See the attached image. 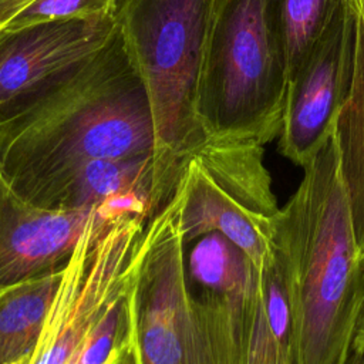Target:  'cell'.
<instances>
[{
    "label": "cell",
    "instance_id": "obj_19",
    "mask_svg": "<svg viewBox=\"0 0 364 364\" xmlns=\"http://www.w3.org/2000/svg\"><path fill=\"white\" fill-rule=\"evenodd\" d=\"M344 364H364V348H351Z\"/></svg>",
    "mask_w": 364,
    "mask_h": 364
},
{
    "label": "cell",
    "instance_id": "obj_6",
    "mask_svg": "<svg viewBox=\"0 0 364 364\" xmlns=\"http://www.w3.org/2000/svg\"><path fill=\"white\" fill-rule=\"evenodd\" d=\"M151 216L98 208L47 311L27 364H70L109 310L127 296L131 272Z\"/></svg>",
    "mask_w": 364,
    "mask_h": 364
},
{
    "label": "cell",
    "instance_id": "obj_12",
    "mask_svg": "<svg viewBox=\"0 0 364 364\" xmlns=\"http://www.w3.org/2000/svg\"><path fill=\"white\" fill-rule=\"evenodd\" d=\"M348 1L354 16L353 77L334 125V136L355 242L360 255H364V0Z\"/></svg>",
    "mask_w": 364,
    "mask_h": 364
},
{
    "label": "cell",
    "instance_id": "obj_8",
    "mask_svg": "<svg viewBox=\"0 0 364 364\" xmlns=\"http://www.w3.org/2000/svg\"><path fill=\"white\" fill-rule=\"evenodd\" d=\"M185 282L196 320L219 364H245L260 270L219 232L185 243Z\"/></svg>",
    "mask_w": 364,
    "mask_h": 364
},
{
    "label": "cell",
    "instance_id": "obj_13",
    "mask_svg": "<svg viewBox=\"0 0 364 364\" xmlns=\"http://www.w3.org/2000/svg\"><path fill=\"white\" fill-rule=\"evenodd\" d=\"M245 364H293L286 270L274 242L260 267L259 300Z\"/></svg>",
    "mask_w": 364,
    "mask_h": 364
},
{
    "label": "cell",
    "instance_id": "obj_5",
    "mask_svg": "<svg viewBox=\"0 0 364 364\" xmlns=\"http://www.w3.org/2000/svg\"><path fill=\"white\" fill-rule=\"evenodd\" d=\"M263 155L240 139H205L188 154L173 195L185 243L219 232L260 270L282 212Z\"/></svg>",
    "mask_w": 364,
    "mask_h": 364
},
{
    "label": "cell",
    "instance_id": "obj_20",
    "mask_svg": "<svg viewBox=\"0 0 364 364\" xmlns=\"http://www.w3.org/2000/svg\"><path fill=\"white\" fill-rule=\"evenodd\" d=\"M118 364H134L132 357H131V353H129V348H128V351L125 353V355L121 358V361H119Z\"/></svg>",
    "mask_w": 364,
    "mask_h": 364
},
{
    "label": "cell",
    "instance_id": "obj_17",
    "mask_svg": "<svg viewBox=\"0 0 364 364\" xmlns=\"http://www.w3.org/2000/svg\"><path fill=\"white\" fill-rule=\"evenodd\" d=\"M34 0H0V28Z\"/></svg>",
    "mask_w": 364,
    "mask_h": 364
},
{
    "label": "cell",
    "instance_id": "obj_1",
    "mask_svg": "<svg viewBox=\"0 0 364 364\" xmlns=\"http://www.w3.org/2000/svg\"><path fill=\"white\" fill-rule=\"evenodd\" d=\"M158 154L171 152L161 148L119 27L98 53L0 119V173L30 203L91 161Z\"/></svg>",
    "mask_w": 364,
    "mask_h": 364
},
{
    "label": "cell",
    "instance_id": "obj_2",
    "mask_svg": "<svg viewBox=\"0 0 364 364\" xmlns=\"http://www.w3.org/2000/svg\"><path fill=\"white\" fill-rule=\"evenodd\" d=\"M303 171L273 237L286 270L293 364H344L364 306V273L334 131Z\"/></svg>",
    "mask_w": 364,
    "mask_h": 364
},
{
    "label": "cell",
    "instance_id": "obj_7",
    "mask_svg": "<svg viewBox=\"0 0 364 364\" xmlns=\"http://www.w3.org/2000/svg\"><path fill=\"white\" fill-rule=\"evenodd\" d=\"M125 303L134 364H219L191 306L173 198L145 223Z\"/></svg>",
    "mask_w": 364,
    "mask_h": 364
},
{
    "label": "cell",
    "instance_id": "obj_14",
    "mask_svg": "<svg viewBox=\"0 0 364 364\" xmlns=\"http://www.w3.org/2000/svg\"><path fill=\"white\" fill-rule=\"evenodd\" d=\"M63 272L0 287V364H27Z\"/></svg>",
    "mask_w": 364,
    "mask_h": 364
},
{
    "label": "cell",
    "instance_id": "obj_11",
    "mask_svg": "<svg viewBox=\"0 0 364 364\" xmlns=\"http://www.w3.org/2000/svg\"><path fill=\"white\" fill-rule=\"evenodd\" d=\"M95 210L36 206L0 173V287L63 272Z\"/></svg>",
    "mask_w": 364,
    "mask_h": 364
},
{
    "label": "cell",
    "instance_id": "obj_15",
    "mask_svg": "<svg viewBox=\"0 0 364 364\" xmlns=\"http://www.w3.org/2000/svg\"><path fill=\"white\" fill-rule=\"evenodd\" d=\"M340 0H270L287 60L289 80L307 55Z\"/></svg>",
    "mask_w": 364,
    "mask_h": 364
},
{
    "label": "cell",
    "instance_id": "obj_18",
    "mask_svg": "<svg viewBox=\"0 0 364 364\" xmlns=\"http://www.w3.org/2000/svg\"><path fill=\"white\" fill-rule=\"evenodd\" d=\"M351 348H364V306L360 314V318L355 326L354 338H353V347Z\"/></svg>",
    "mask_w": 364,
    "mask_h": 364
},
{
    "label": "cell",
    "instance_id": "obj_10",
    "mask_svg": "<svg viewBox=\"0 0 364 364\" xmlns=\"http://www.w3.org/2000/svg\"><path fill=\"white\" fill-rule=\"evenodd\" d=\"M118 28L114 14L0 30V119L98 53Z\"/></svg>",
    "mask_w": 364,
    "mask_h": 364
},
{
    "label": "cell",
    "instance_id": "obj_9",
    "mask_svg": "<svg viewBox=\"0 0 364 364\" xmlns=\"http://www.w3.org/2000/svg\"><path fill=\"white\" fill-rule=\"evenodd\" d=\"M354 58V16L340 0L321 34L289 80L279 151L304 168L333 134L348 95Z\"/></svg>",
    "mask_w": 364,
    "mask_h": 364
},
{
    "label": "cell",
    "instance_id": "obj_4",
    "mask_svg": "<svg viewBox=\"0 0 364 364\" xmlns=\"http://www.w3.org/2000/svg\"><path fill=\"white\" fill-rule=\"evenodd\" d=\"M218 0H118L115 17L151 101L161 148L200 145L196 88Z\"/></svg>",
    "mask_w": 364,
    "mask_h": 364
},
{
    "label": "cell",
    "instance_id": "obj_16",
    "mask_svg": "<svg viewBox=\"0 0 364 364\" xmlns=\"http://www.w3.org/2000/svg\"><path fill=\"white\" fill-rule=\"evenodd\" d=\"M117 3L118 0H34L4 27H21L48 20L114 14Z\"/></svg>",
    "mask_w": 364,
    "mask_h": 364
},
{
    "label": "cell",
    "instance_id": "obj_21",
    "mask_svg": "<svg viewBox=\"0 0 364 364\" xmlns=\"http://www.w3.org/2000/svg\"><path fill=\"white\" fill-rule=\"evenodd\" d=\"M361 267H363V273H364V255H361Z\"/></svg>",
    "mask_w": 364,
    "mask_h": 364
},
{
    "label": "cell",
    "instance_id": "obj_3",
    "mask_svg": "<svg viewBox=\"0 0 364 364\" xmlns=\"http://www.w3.org/2000/svg\"><path fill=\"white\" fill-rule=\"evenodd\" d=\"M287 85L270 0H218L195 100L206 139L273 141L282 129Z\"/></svg>",
    "mask_w": 364,
    "mask_h": 364
}]
</instances>
